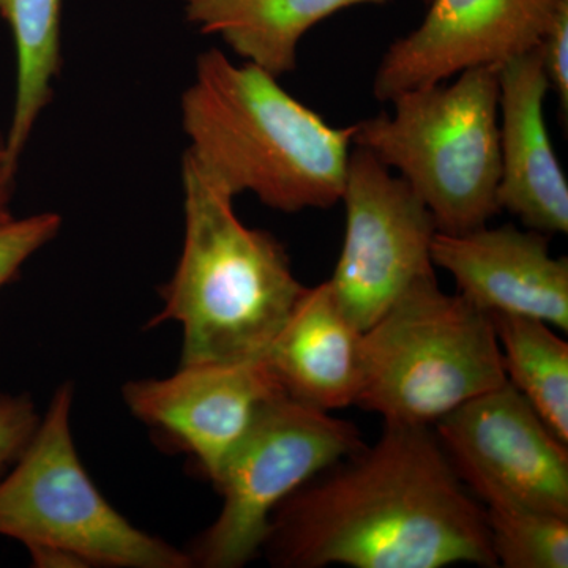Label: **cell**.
<instances>
[{
  "label": "cell",
  "instance_id": "1",
  "mask_svg": "<svg viewBox=\"0 0 568 568\" xmlns=\"http://www.w3.org/2000/svg\"><path fill=\"white\" fill-rule=\"evenodd\" d=\"M263 551L282 568L497 567L485 508L433 426L386 425L276 507Z\"/></svg>",
  "mask_w": 568,
  "mask_h": 568
},
{
  "label": "cell",
  "instance_id": "2",
  "mask_svg": "<svg viewBox=\"0 0 568 568\" xmlns=\"http://www.w3.org/2000/svg\"><path fill=\"white\" fill-rule=\"evenodd\" d=\"M181 114L186 152L234 197L287 213L342 201L354 125L332 126L254 63L201 52Z\"/></svg>",
  "mask_w": 568,
  "mask_h": 568
},
{
  "label": "cell",
  "instance_id": "3",
  "mask_svg": "<svg viewBox=\"0 0 568 568\" xmlns=\"http://www.w3.org/2000/svg\"><path fill=\"white\" fill-rule=\"evenodd\" d=\"M185 239L163 308L149 325H182L181 365L264 358L306 286L275 235L245 226L234 196L189 152L182 159Z\"/></svg>",
  "mask_w": 568,
  "mask_h": 568
},
{
  "label": "cell",
  "instance_id": "4",
  "mask_svg": "<svg viewBox=\"0 0 568 568\" xmlns=\"http://www.w3.org/2000/svg\"><path fill=\"white\" fill-rule=\"evenodd\" d=\"M396 95L394 111L354 125L353 144L376 156L424 201L437 233L462 234L500 212L497 67Z\"/></svg>",
  "mask_w": 568,
  "mask_h": 568
},
{
  "label": "cell",
  "instance_id": "5",
  "mask_svg": "<svg viewBox=\"0 0 568 568\" xmlns=\"http://www.w3.org/2000/svg\"><path fill=\"white\" fill-rule=\"evenodd\" d=\"M507 383L491 316L420 276L362 335L355 405L386 425L433 426Z\"/></svg>",
  "mask_w": 568,
  "mask_h": 568
},
{
  "label": "cell",
  "instance_id": "6",
  "mask_svg": "<svg viewBox=\"0 0 568 568\" xmlns=\"http://www.w3.org/2000/svg\"><path fill=\"white\" fill-rule=\"evenodd\" d=\"M73 386L63 384L9 474L0 477V536L39 567L189 568V552L149 536L108 503L71 435Z\"/></svg>",
  "mask_w": 568,
  "mask_h": 568
},
{
  "label": "cell",
  "instance_id": "7",
  "mask_svg": "<svg viewBox=\"0 0 568 568\" xmlns=\"http://www.w3.org/2000/svg\"><path fill=\"white\" fill-rule=\"evenodd\" d=\"M365 446L353 422L268 399L212 481L223 507L189 552L193 567L239 568L263 551L276 507L310 478Z\"/></svg>",
  "mask_w": 568,
  "mask_h": 568
},
{
  "label": "cell",
  "instance_id": "8",
  "mask_svg": "<svg viewBox=\"0 0 568 568\" xmlns=\"http://www.w3.org/2000/svg\"><path fill=\"white\" fill-rule=\"evenodd\" d=\"M342 254L328 280L336 304L365 332L420 276L433 274L435 220L399 175L365 149L351 151Z\"/></svg>",
  "mask_w": 568,
  "mask_h": 568
},
{
  "label": "cell",
  "instance_id": "9",
  "mask_svg": "<svg viewBox=\"0 0 568 568\" xmlns=\"http://www.w3.org/2000/svg\"><path fill=\"white\" fill-rule=\"evenodd\" d=\"M433 426L481 506L511 504L568 518V444L508 381Z\"/></svg>",
  "mask_w": 568,
  "mask_h": 568
},
{
  "label": "cell",
  "instance_id": "10",
  "mask_svg": "<svg viewBox=\"0 0 568 568\" xmlns=\"http://www.w3.org/2000/svg\"><path fill=\"white\" fill-rule=\"evenodd\" d=\"M564 2L432 0L422 24L388 47L373 78V95L390 102L399 93L536 50Z\"/></svg>",
  "mask_w": 568,
  "mask_h": 568
},
{
  "label": "cell",
  "instance_id": "11",
  "mask_svg": "<svg viewBox=\"0 0 568 568\" xmlns=\"http://www.w3.org/2000/svg\"><path fill=\"white\" fill-rule=\"evenodd\" d=\"M122 394L138 420L213 481L261 407L284 392L260 358L181 365L164 379L132 381Z\"/></svg>",
  "mask_w": 568,
  "mask_h": 568
},
{
  "label": "cell",
  "instance_id": "12",
  "mask_svg": "<svg viewBox=\"0 0 568 568\" xmlns=\"http://www.w3.org/2000/svg\"><path fill=\"white\" fill-rule=\"evenodd\" d=\"M432 263L484 312L534 317L567 334L568 260L552 256L547 234L515 224L436 233Z\"/></svg>",
  "mask_w": 568,
  "mask_h": 568
},
{
  "label": "cell",
  "instance_id": "13",
  "mask_svg": "<svg viewBox=\"0 0 568 568\" xmlns=\"http://www.w3.org/2000/svg\"><path fill=\"white\" fill-rule=\"evenodd\" d=\"M500 179L497 204L541 234L568 233V182L547 119V74L538 50L497 67Z\"/></svg>",
  "mask_w": 568,
  "mask_h": 568
},
{
  "label": "cell",
  "instance_id": "14",
  "mask_svg": "<svg viewBox=\"0 0 568 568\" xmlns=\"http://www.w3.org/2000/svg\"><path fill=\"white\" fill-rule=\"evenodd\" d=\"M362 335L336 304L327 280L306 287L264 361L284 395L332 413L355 405Z\"/></svg>",
  "mask_w": 568,
  "mask_h": 568
},
{
  "label": "cell",
  "instance_id": "15",
  "mask_svg": "<svg viewBox=\"0 0 568 568\" xmlns=\"http://www.w3.org/2000/svg\"><path fill=\"white\" fill-rule=\"evenodd\" d=\"M387 0H181L186 20L280 78L297 67L305 33L338 11ZM429 3L432 0H422Z\"/></svg>",
  "mask_w": 568,
  "mask_h": 568
},
{
  "label": "cell",
  "instance_id": "16",
  "mask_svg": "<svg viewBox=\"0 0 568 568\" xmlns=\"http://www.w3.org/2000/svg\"><path fill=\"white\" fill-rule=\"evenodd\" d=\"M17 52V91L6 136V162L17 171L33 126L51 103L62 65V0H0Z\"/></svg>",
  "mask_w": 568,
  "mask_h": 568
},
{
  "label": "cell",
  "instance_id": "17",
  "mask_svg": "<svg viewBox=\"0 0 568 568\" xmlns=\"http://www.w3.org/2000/svg\"><path fill=\"white\" fill-rule=\"evenodd\" d=\"M507 381L568 444V345L534 317L489 313Z\"/></svg>",
  "mask_w": 568,
  "mask_h": 568
},
{
  "label": "cell",
  "instance_id": "18",
  "mask_svg": "<svg viewBox=\"0 0 568 568\" xmlns=\"http://www.w3.org/2000/svg\"><path fill=\"white\" fill-rule=\"evenodd\" d=\"M484 508L497 566L568 567V518L511 504Z\"/></svg>",
  "mask_w": 568,
  "mask_h": 568
},
{
  "label": "cell",
  "instance_id": "19",
  "mask_svg": "<svg viewBox=\"0 0 568 568\" xmlns=\"http://www.w3.org/2000/svg\"><path fill=\"white\" fill-rule=\"evenodd\" d=\"M61 226V215L54 212L0 223V290L17 278L32 254L50 244Z\"/></svg>",
  "mask_w": 568,
  "mask_h": 568
},
{
  "label": "cell",
  "instance_id": "20",
  "mask_svg": "<svg viewBox=\"0 0 568 568\" xmlns=\"http://www.w3.org/2000/svg\"><path fill=\"white\" fill-rule=\"evenodd\" d=\"M39 422L29 396L0 395V477L20 458Z\"/></svg>",
  "mask_w": 568,
  "mask_h": 568
},
{
  "label": "cell",
  "instance_id": "21",
  "mask_svg": "<svg viewBox=\"0 0 568 568\" xmlns=\"http://www.w3.org/2000/svg\"><path fill=\"white\" fill-rule=\"evenodd\" d=\"M549 89L556 92L564 121L568 115V0L560 6L537 47Z\"/></svg>",
  "mask_w": 568,
  "mask_h": 568
},
{
  "label": "cell",
  "instance_id": "22",
  "mask_svg": "<svg viewBox=\"0 0 568 568\" xmlns=\"http://www.w3.org/2000/svg\"><path fill=\"white\" fill-rule=\"evenodd\" d=\"M14 175H17V171H11L6 164H0V223L13 219L10 203L13 197Z\"/></svg>",
  "mask_w": 568,
  "mask_h": 568
},
{
  "label": "cell",
  "instance_id": "23",
  "mask_svg": "<svg viewBox=\"0 0 568 568\" xmlns=\"http://www.w3.org/2000/svg\"><path fill=\"white\" fill-rule=\"evenodd\" d=\"M0 164H6V138H0ZM13 171V170H11Z\"/></svg>",
  "mask_w": 568,
  "mask_h": 568
}]
</instances>
